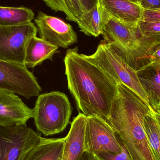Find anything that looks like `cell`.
<instances>
[{
    "label": "cell",
    "mask_w": 160,
    "mask_h": 160,
    "mask_svg": "<svg viewBox=\"0 0 160 160\" xmlns=\"http://www.w3.org/2000/svg\"><path fill=\"white\" fill-rule=\"evenodd\" d=\"M86 56L118 84L121 83L125 85L150 105L148 95L140 81L137 71L102 40L95 53Z\"/></svg>",
    "instance_id": "cell-5"
},
{
    "label": "cell",
    "mask_w": 160,
    "mask_h": 160,
    "mask_svg": "<svg viewBox=\"0 0 160 160\" xmlns=\"http://www.w3.org/2000/svg\"><path fill=\"white\" fill-rule=\"evenodd\" d=\"M86 152L119 154L123 150L114 130L109 123L97 116L87 117L84 135Z\"/></svg>",
    "instance_id": "cell-8"
},
{
    "label": "cell",
    "mask_w": 160,
    "mask_h": 160,
    "mask_svg": "<svg viewBox=\"0 0 160 160\" xmlns=\"http://www.w3.org/2000/svg\"><path fill=\"white\" fill-rule=\"evenodd\" d=\"M95 156L97 160H132L126 148L123 145L122 152L119 154L101 153Z\"/></svg>",
    "instance_id": "cell-22"
},
{
    "label": "cell",
    "mask_w": 160,
    "mask_h": 160,
    "mask_svg": "<svg viewBox=\"0 0 160 160\" xmlns=\"http://www.w3.org/2000/svg\"><path fill=\"white\" fill-rule=\"evenodd\" d=\"M113 101L107 121L132 160H156L144 127L145 116L153 111L132 90L123 84Z\"/></svg>",
    "instance_id": "cell-2"
},
{
    "label": "cell",
    "mask_w": 160,
    "mask_h": 160,
    "mask_svg": "<svg viewBox=\"0 0 160 160\" xmlns=\"http://www.w3.org/2000/svg\"><path fill=\"white\" fill-rule=\"evenodd\" d=\"M103 9L110 16L125 24L137 27L142 18L140 4L129 0H99Z\"/></svg>",
    "instance_id": "cell-13"
},
{
    "label": "cell",
    "mask_w": 160,
    "mask_h": 160,
    "mask_svg": "<svg viewBox=\"0 0 160 160\" xmlns=\"http://www.w3.org/2000/svg\"><path fill=\"white\" fill-rule=\"evenodd\" d=\"M34 13L25 7L0 6V25L17 26L32 22Z\"/></svg>",
    "instance_id": "cell-18"
},
{
    "label": "cell",
    "mask_w": 160,
    "mask_h": 160,
    "mask_svg": "<svg viewBox=\"0 0 160 160\" xmlns=\"http://www.w3.org/2000/svg\"><path fill=\"white\" fill-rule=\"evenodd\" d=\"M33 116V109L28 107L18 96L0 90V127L25 126Z\"/></svg>",
    "instance_id": "cell-11"
},
{
    "label": "cell",
    "mask_w": 160,
    "mask_h": 160,
    "mask_svg": "<svg viewBox=\"0 0 160 160\" xmlns=\"http://www.w3.org/2000/svg\"><path fill=\"white\" fill-rule=\"evenodd\" d=\"M156 114H157V113H156ZM157 116H158V118L159 120L160 123V118L158 116V115L157 114Z\"/></svg>",
    "instance_id": "cell-30"
},
{
    "label": "cell",
    "mask_w": 160,
    "mask_h": 160,
    "mask_svg": "<svg viewBox=\"0 0 160 160\" xmlns=\"http://www.w3.org/2000/svg\"><path fill=\"white\" fill-rule=\"evenodd\" d=\"M106 13L100 2L85 14L79 23L80 31L85 34L98 37L101 35L106 21Z\"/></svg>",
    "instance_id": "cell-16"
},
{
    "label": "cell",
    "mask_w": 160,
    "mask_h": 160,
    "mask_svg": "<svg viewBox=\"0 0 160 160\" xmlns=\"http://www.w3.org/2000/svg\"><path fill=\"white\" fill-rule=\"evenodd\" d=\"M42 138L26 126L0 127V160H23Z\"/></svg>",
    "instance_id": "cell-6"
},
{
    "label": "cell",
    "mask_w": 160,
    "mask_h": 160,
    "mask_svg": "<svg viewBox=\"0 0 160 160\" xmlns=\"http://www.w3.org/2000/svg\"><path fill=\"white\" fill-rule=\"evenodd\" d=\"M37 32V27L32 22L17 26L0 25V60L24 65L26 47Z\"/></svg>",
    "instance_id": "cell-7"
},
{
    "label": "cell",
    "mask_w": 160,
    "mask_h": 160,
    "mask_svg": "<svg viewBox=\"0 0 160 160\" xmlns=\"http://www.w3.org/2000/svg\"><path fill=\"white\" fill-rule=\"evenodd\" d=\"M85 13L89 11L98 3L99 0H80Z\"/></svg>",
    "instance_id": "cell-26"
},
{
    "label": "cell",
    "mask_w": 160,
    "mask_h": 160,
    "mask_svg": "<svg viewBox=\"0 0 160 160\" xmlns=\"http://www.w3.org/2000/svg\"><path fill=\"white\" fill-rule=\"evenodd\" d=\"M65 137L43 138L26 154L23 160H59L62 158Z\"/></svg>",
    "instance_id": "cell-15"
},
{
    "label": "cell",
    "mask_w": 160,
    "mask_h": 160,
    "mask_svg": "<svg viewBox=\"0 0 160 160\" xmlns=\"http://www.w3.org/2000/svg\"><path fill=\"white\" fill-rule=\"evenodd\" d=\"M137 30L152 48L160 44V21H145L141 20Z\"/></svg>",
    "instance_id": "cell-21"
},
{
    "label": "cell",
    "mask_w": 160,
    "mask_h": 160,
    "mask_svg": "<svg viewBox=\"0 0 160 160\" xmlns=\"http://www.w3.org/2000/svg\"><path fill=\"white\" fill-rule=\"evenodd\" d=\"M140 5L143 10L160 11V0H141Z\"/></svg>",
    "instance_id": "cell-24"
},
{
    "label": "cell",
    "mask_w": 160,
    "mask_h": 160,
    "mask_svg": "<svg viewBox=\"0 0 160 160\" xmlns=\"http://www.w3.org/2000/svg\"><path fill=\"white\" fill-rule=\"evenodd\" d=\"M64 62L68 89L79 111L106 121L118 92L117 82L86 55L79 53L78 48L68 50Z\"/></svg>",
    "instance_id": "cell-1"
},
{
    "label": "cell",
    "mask_w": 160,
    "mask_h": 160,
    "mask_svg": "<svg viewBox=\"0 0 160 160\" xmlns=\"http://www.w3.org/2000/svg\"><path fill=\"white\" fill-rule=\"evenodd\" d=\"M129 1L138 4H140V2H141V0H129Z\"/></svg>",
    "instance_id": "cell-29"
},
{
    "label": "cell",
    "mask_w": 160,
    "mask_h": 160,
    "mask_svg": "<svg viewBox=\"0 0 160 160\" xmlns=\"http://www.w3.org/2000/svg\"><path fill=\"white\" fill-rule=\"evenodd\" d=\"M144 127L156 160H160V123L155 111L146 115Z\"/></svg>",
    "instance_id": "cell-20"
},
{
    "label": "cell",
    "mask_w": 160,
    "mask_h": 160,
    "mask_svg": "<svg viewBox=\"0 0 160 160\" xmlns=\"http://www.w3.org/2000/svg\"><path fill=\"white\" fill-rule=\"evenodd\" d=\"M43 1L52 10L63 12L68 20L74 22L78 24L82 21L85 14L80 0Z\"/></svg>",
    "instance_id": "cell-19"
},
{
    "label": "cell",
    "mask_w": 160,
    "mask_h": 160,
    "mask_svg": "<svg viewBox=\"0 0 160 160\" xmlns=\"http://www.w3.org/2000/svg\"><path fill=\"white\" fill-rule=\"evenodd\" d=\"M59 47L54 46L37 36L33 37L28 42L25 51L24 65L33 68L41 64L45 60H52L58 52Z\"/></svg>",
    "instance_id": "cell-14"
},
{
    "label": "cell",
    "mask_w": 160,
    "mask_h": 160,
    "mask_svg": "<svg viewBox=\"0 0 160 160\" xmlns=\"http://www.w3.org/2000/svg\"><path fill=\"white\" fill-rule=\"evenodd\" d=\"M153 110L155 111L156 112V113L160 117V99L159 101L158 102V104L155 106V107H153Z\"/></svg>",
    "instance_id": "cell-28"
},
{
    "label": "cell",
    "mask_w": 160,
    "mask_h": 160,
    "mask_svg": "<svg viewBox=\"0 0 160 160\" xmlns=\"http://www.w3.org/2000/svg\"><path fill=\"white\" fill-rule=\"evenodd\" d=\"M106 13L102 41L137 71L141 63L145 65L143 62H146L149 54L137 27L128 26Z\"/></svg>",
    "instance_id": "cell-3"
},
{
    "label": "cell",
    "mask_w": 160,
    "mask_h": 160,
    "mask_svg": "<svg viewBox=\"0 0 160 160\" xmlns=\"http://www.w3.org/2000/svg\"><path fill=\"white\" fill-rule=\"evenodd\" d=\"M142 20L145 21H160V11L143 10Z\"/></svg>",
    "instance_id": "cell-25"
},
{
    "label": "cell",
    "mask_w": 160,
    "mask_h": 160,
    "mask_svg": "<svg viewBox=\"0 0 160 160\" xmlns=\"http://www.w3.org/2000/svg\"><path fill=\"white\" fill-rule=\"evenodd\" d=\"M82 160H97L95 155L85 151Z\"/></svg>",
    "instance_id": "cell-27"
},
{
    "label": "cell",
    "mask_w": 160,
    "mask_h": 160,
    "mask_svg": "<svg viewBox=\"0 0 160 160\" xmlns=\"http://www.w3.org/2000/svg\"><path fill=\"white\" fill-rule=\"evenodd\" d=\"M61 160V159H60V160Z\"/></svg>",
    "instance_id": "cell-31"
},
{
    "label": "cell",
    "mask_w": 160,
    "mask_h": 160,
    "mask_svg": "<svg viewBox=\"0 0 160 160\" xmlns=\"http://www.w3.org/2000/svg\"><path fill=\"white\" fill-rule=\"evenodd\" d=\"M34 22L40 38L54 46L67 48L78 42L77 34L72 26L59 18L39 11Z\"/></svg>",
    "instance_id": "cell-10"
},
{
    "label": "cell",
    "mask_w": 160,
    "mask_h": 160,
    "mask_svg": "<svg viewBox=\"0 0 160 160\" xmlns=\"http://www.w3.org/2000/svg\"><path fill=\"white\" fill-rule=\"evenodd\" d=\"M140 81L146 91L151 107H155L160 99V70L150 67L137 70Z\"/></svg>",
    "instance_id": "cell-17"
},
{
    "label": "cell",
    "mask_w": 160,
    "mask_h": 160,
    "mask_svg": "<svg viewBox=\"0 0 160 160\" xmlns=\"http://www.w3.org/2000/svg\"><path fill=\"white\" fill-rule=\"evenodd\" d=\"M87 116L80 112L74 118L65 137L61 160H82L85 151L84 135Z\"/></svg>",
    "instance_id": "cell-12"
},
{
    "label": "cell",
    "mask_w": 160,
    "mask_h": 160,
    "mask_svg": "<svg viewBox=\"0 0 160 160\" xmlns=\"http://www.w3.org/2000/svg\"><path fill=\"white\" fill-rule=\"evenodd\" d=\"M0 90L29 99L38 96L42 88L33 74L24 65L0 60Z\"/></svg>",
    "instance_id": "cell-9"
},
{
    "label": "cell",
    "mask_w": 160,
    "mask_h": 160,
    "mask_svg": "<svg viewBox=\"0 0 160 160\" xmlns=\"http://www.w3.org/2000/svg\"><path fill=\"white\" fill-rule=\"evenodd\" d=\"M33 110L37 129L48 136L63 131L69 123L73 108L65 94L52 91L38 96Z\"/></svg>",
    "instance_id": "cell-4"
},
{
    "label": "cell",
    "mask_w": 160,
    "mask_h": 160,
    "mask_svg": "<svg viewBox=\"0 0 160 160\" xmlns=\"http://www.w3.org/2000/svg\"><path fill=\"white\" fill-rule=\"evenodd\" d=\"M148 63L141 68L150 67L160 70V44L152 50L148 55Z\"/></svg>",
    "instance_id": "cell-23"
}]
</instances>
